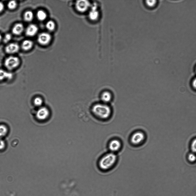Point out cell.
I'll return each mask as SVG.
<instances>
[{"instance_id":"obj_1","label":"cell","mask_w":196,"mask_h":196,"mask_svg":"<svg viewBox=\"0 0 196 196\" xmlns=\"http://www.w3.org/2000/svg\"><path fill=\"white\" fill-rule=\"evenodd\" d=\"M117 156L116 153L109 152L102 156L99 160L97 165L102 171H107L112 168L116 163Z\"/></svg>"},{"instance_id":"obj_2","label":"cell","mask_w":196,"mask_h":196,"mask_svg":"<svg viewBox=\"0 0 196 196\" xmlns=\"http://www.w3.org/2000/svg\"><path fill=\"white\" fill-rule=\"evenodd\" d=\"M92 111L96 117L103 120L108 119L112 112L110 106L107 104L103 102L95 104L93 107Z\"/></svg>"},{"instance_id":"obj_3","label":"cell","mask_w":196,"mask_h":196,"mask_svg":"<svg viewBox=\"0 0 196 196\" xmlns=\"http://www.w3.org/2000/svg\"><path fill=\"white\" fill-rule=\"evenodd\" d=\"M20 63V60L18 57L11 56L6 58L4 64L7 69L9 70H12L17 67Z\"/></svg>"},{"instance_id":"obj_4","label":"cell","mask_w":196,"mask_h":196,"mask_svg":"<svg viewBox=\"0 0 196 196\" xmlns=\"http://www.w3.org/2000/svg\"><path fill=\"white\" fill-rule=\"evenodd\" d=\"M145 135L142 131H137L134 132L131 136L130 141L132 144L134 145H140L145 141Z\"/></svg>"},{"instance_id":"obj_5","label":"cell","mask_w":196,"mask_h":196,"mask_svg":"<svg viewBox=\"0 0 196 196\" xmlns=\"http://www.w3.org/2000/svg\"><path fill=\"white\" fill-rule=\"evenodd\" d=\"M122 146L121 142L117 139H112L108 144V148L110 152L115 153L120 150Z\"/></svg>"},{"instance_id":"obj_6","label":"cell","mask_w":196,"mask_h":196,"mask_svg":"<svg viewBox=\"0 0 196 196\" xmlns=\"http://www.w3.org/2000/svg\"><path fill=\"white\" fill-rule=\"evenodd\" d=\"M50 112L48 109L45 107H42L37 111L36 117L39 120L43 121L48 118Z\"/></svg>"},{"instance_id":"obj_7","label":"cell","mask_w":196,"mask_h":196,"mask_svg":"<svg viewBox=\"0 0 196 196\" xmlns=\"http://www.w3.org/2000/svg\"><path fill=\"white\" fill-rule=\"evenodd\" d=\"M90 5L89 2L86 0H80L76 1L75 4L76 9L80 12L86 11Z\"/></svg>"},{"instance_id":"obj_8","label":"cell","mask_w":196,"mask_h":196,"mask_svg":"<svg viewBox=\"0 0 196 196\" xmlns=\"http://www.w3.org/2000/svg\"><path fill=\"white\" fill-rule=\"evenodd\" d=\"M51 39V36L50 34L45 32L41 33L37 38V41L39 43L43 45L49 43Z\"/></svg>"},{"instance_id":"obj_9","label":"cell","mask_w":196,"mask_h":196,"mask_svg":"<svg viewBox=\"0 0 196 196\" xmlns=\"http://www.w3.org/2000/svg\"><path fill=\"white\" fill-rule=\"evenodd\" d=\"M20 49L19 45L17 43L12 42L7 44L5 47V51L8 54H13L18 52Z\"/></svg>"},{"instance_id":"obj_10","label":"cell","mask_w":196,"mask_h":196,"mask_svg":"<svg viewBox=\"0 0 196 196\" xmlns=\"http://www.w3.org/2000/svg\"><path fill=\"white\" fill-rule=\"evenodd\" d=\"M38 28L37 26L34 24H29L25 30L26 35L29 37L35 36L37 33Z\"/></svg>"},{"instance_id":"obj_11","label":"cell","mask_w":196,"mask_h":196,"mask_svg":"<svg viewBox=\"0 0 196 196\" xmlns=\"http://www.w3.org/2000/svg\"><path fill=\"white\" fill-rule=\"evenodd\" d=\"M99 16V12L97 10V5L94 4L91 7L89 14V17L93 21L96 20Z\"/></svg>"},{"instance_id":"obj_12","label":"cell","mask_w":196,"mask_h":196,"mask_svg":"<svg viewBox=\"0 0 196 196\" xmlns=\"http://www.w3.org/2000/svg\"><path fill=\"white\" fill-rule=\"evenodd\" d=\"M24 30V27L23 24L21 23H18L13 26L12 31L14 35H18L21 34Z\"/></svg>"},{"instance_id":"obj_13","label":"cell","mask_w":196,"mask_h":196,"mask_svg":"<svg viewBox=\"0 0 196 196\" xmlns=\"http://www.w3.org/2000/svg\"><path fill=\"white\" fill-rule=\"evenodd\" d=\"M101 97L103 103L107 104L111 100L112 95L110 92L106 90L102 93Z\"/></svg>"},{"instance_id":"obj_14","label":"cell","mask_w":196,"mask_h":196,"mask_svg":"<svg viewBox=\"0 0 196 196\" xmlns=\"http://www.w3.org/2000/svg\"><path fill=\"white\" fill-rule=\"evenodd\" d=\"M33 45V43L32 41L30 40H26L22 42L21 47L24 50L28 51L32 48Z\"/></svg>"},{"instance_id":"obj_15","label":"cell","mask_w":196,"mask_h":196,"mask_svg":"<svg viewBox=\"0 0 196 196\" xmlns=\"http://www.w3.org/2000/svg\"><path fill=\"white\" fill-rule=\"evenodd\" d=\"M13 77L12 74L2 69H0V80L5 79H11Z\"/></svg>"},{"instance_id":"obj_16","label":"cell","mask_w":196,"mask_h":196,"mask_svg":"<svg viewBox=\"0 0 196 196\" xmlns=\"http://www.w3.org/2000/svg\"><path fill=\"white\" fill-rule=\"evenodd\" d=\"M34 17L33 12L30 10L26 11L24 13L23 16L24 21L28 22L32 21Z\"/></svg>"},{"instance_id":"obj_17","label":"cell","mask_w":196,"mask_h":196,"mask_svg":"<svg viewBox=\"0 0 196 196\" xmlns=\"http://www.w3.org/2000/svg\"><path fill=\"white\" fill-rule=\"evenodd\" d=\"M8 129L7 127L3 124L0 125V139H2L8 133Z\"/></svg>"},{"instance_id":"obj_18","label":"cell","mask_w":196,"mask_h":196,"mask_svg":"<svg viewBox=\"0 0 196 196\" xmlns=\"http://www.w3.org/2000/svg\"><path fill=\"white\" fill-rule=\"evenodd\" d=\"M46 13L43 10H39L36 13V17L38 19L41 21L44 20L47 18Z\"/></svg>"},{"instance_id":"obj_19","label":"cell","mask_w":196,"mask_h":196,"mask_svg":"<svg viewBox=\"0 0 196 196\" xmlns=\"http://www.w3.org/2000/svg\"><path fill=\"white\" fill-rule=\"evenodd\" d=\"M55 24L54 22L52 20H49L46 24V27L49 30L53 31L55 28Z\"/></svg>"},{"instance_id":"obj_20","label":"cell","mask_w":196,"mask_h":196,"mask_svg":"<svg viewBox=\"0 0 196 196\" xmlns=\"http://www.w3.org/2000/svg\"><path fill=\"white\" fill-rule=\"evenodd\" d=\"M17 5V3L15 1H10L8 3L7 6L8 8L10 10H12L15 9Z\"/></svg>"},{"instance_id":"obj_21","label":"cell","mask_w":196,"mask_h":196,"mask_svg":"<svg viewBox=\"0 0 196 196\" xmlns=\"http://www.w3.org/2000/svg\"><path fill=\"white\" fill-rule=\"evenodd\" d=\"M43 103V100L42 99L39 97H36L34 99V103L36 106H41L42 105Z\"/></svg>"},{"instance_id":"obj_22","label":"cell","mask_w":196,"mask_h":196,"mask_svg":"<svg viewBox=\"0 0 196 196\" xmlns=\"http://www.w3.org/2000/svg\"><path fill=\"white\" fill-rule=\"evenodd\" d=\"M12 38V35L10 33H7L4 36L3 40L5 43H7L10 41Z\"/></svg>"},{"instance_id":"obj_23","label":"cell","mask_w":196,"mask_h":196,"mask_svg":"<svg viewBox=\"0 0 196 196\" xmlns=\"http://www.w3.org/2000/svg\"><path fill=\"white\" fill-rule=\"evenodd\" d=\"M188 159L191 162H194L196 160V156L193 153H191L188 156Z\"/></svg>"},{"instance_id":"obj_24","label":"cell","mask_w":196,"mask_h":196,"mask_svg":"<svg viewBox=\"0 0 196 196\" xmlns=\"http://www.w3.org/2000/svg\"><path fill=\"white\" fill-rule=\"evenodd\" d=\"M191 149L193 152L196 153V139H195L192 142Z\"/></svg>"},{"instance_id":"obj_25","label":"cell","mask_w":196,"mask_h":196,"mask_svg":"<svg viewBox=\"0 0 196 196\" xmlns=\"http://www.w3.org/2000/svg\"><path fill=\"white\" fill-rule=\"evenodd\" d=\"M6 147V143L2 139H0V150H3Z\"/></svg>"},{"instance_id":"obj_26","label":"cell","mask_w":196,"mask_h":196,"mask_svg":"<svg viewBox=\"0 0 196 196\" xmlns=\"http://www.w3.org/2000/svg\"><path fill=\"white\" fill-rule=\"evenodd\" d=\"M146 4L150 7H153L156 3V1H146Z\"/></svg>"},{"instance_id":"obj_27","label":"cell","mask_w":196,"mask_h":196,"mask_svg":"<svg viewBox=\"0 0 196 196\" xmlns=\"http://www.w3.org/2000/svg\"><path fill=\"white\" fill-rule=\"evenodd\" d=\"M4 8V6L3 3L0 1V13L3 10Z\"/></svg>"},{"instance_id":"obj_28","label":"cell","mask_w":196,"mask_h":196,"mask_svg":"<svg viewBox=\"0 0 196 196\" xmlns=\"http://www.w3.org/2000/svg\"><path fill=\"white\" fill-rule=\"evenodd\" d=\"M193 87L196 89V78L193 81Z\"/></svg>"},{"instance_id":"obj_29","label":"cell","mask_w":196,"mask_h":196,"mask_svg":"<svg viewBox=\"0 0 196 196\" xmlns=\"http://www.w3.org/2000/svg\"><path fill=\"white\" fill-rule=\"evenodd\" d=\"M2 39V36L0 34V42L1 41Z\"/></svg>"}]
</instances>
